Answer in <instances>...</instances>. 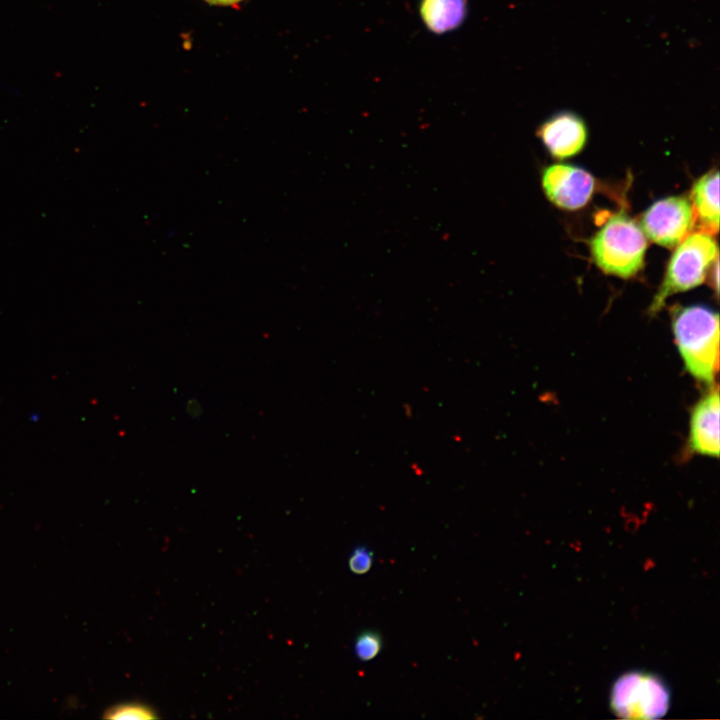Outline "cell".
I'll return each mask as SVG.
<instances>
[{
	"label": "cell",
	"mask_w": 720,
	"mask_h": 720,
	"mask_svg": "<svg viewBox=\"0 0 720 720\" xmlns=\"http://www.w3.org/2000/svg\"><path fill=\"white\" fill-rule=\"evenodd\" d=\"M674 340L686 370L712 386L719 368V316L704 305L675 306L671 312Z\"/></svg>",
	"instance_id": "cell-1"
},
{
	"label": "cell",
	"mask_w": 720,
	"mask_h": 720,
	"mask_svg": "<svg viewBox=\"0 0 720 720\" xmlns=\"http://www.w3.org/2000/svg\"><path fill=\"white\" fill-rule=\"evenodd\" d=\"M646 249L641 227L624 212L611 216L590 241L595 264L621 278H630L642 268Z\"/></svg>",
	"instance_id": "cell-2"
},
{
	"label": "cell",
	"mask_w": 720,
	"mask_h": 720,
	"mask_svg": "<svg viewBox=\"0 0 720 720\" xmlns=\"http://www.w3.org/2000/svg\"><path fill=\"white\" fill-rule=\"evenodd\" d=\"M716 260L718 247L713 235L701 231L689 234L675 247L649 313H658L671 295L702 284Z\"/></svg>",
	"instance_id": "cell-3"
},
{
	"label": "cell",
	"mask_w": 720,
	"mask_h": 720,
	"mask_svg": "<svg viewBox=\"0 0 720 720\" xmlns=\"http://www.w3.org/2000/svg\"><path fill=\"white\" fill-rule=\"evenodd\" d=\"M613 712L625 719H656L670 707V690L657 675L644 671L623 673L610 693Z\"/></svg>",
	"instance_id": "cell-4"
},
{
	"label": "cell",
	"mask_w": 720,
	"mask_h": 720,
	"mask_svg": "<svg viewBox=\"0 0 720 720\" xmlns=\"http://www.w3.org/2000/svg\"><path fill=\"white\" fill-rule=\"evenodd\" d=\"M694 224L692 204L684 196H669L655 201L642 214L640 221L645 236L666 248H675L691 234Z\"/></svg>",
	"instance_id": "cell-5"
},
{
	"label": "cell",
	"mask_w": 720,
	"mask_h": 720,
	"mask_svg": "<svg viewBox=\"0 0 720 720\" xmlns=\"http://www.w3.org/2000/svg\"><path fill=\"white\" fill-rule=\"evenodd\" d=\"M542 187L547 198L557 207L577 210L590 200L595 181L585 169L570 164H553L542 174Z\"/></svg>",
	"instance_id": "cell-6"
},
{
	"label": "cell",
	"mask_w": 720,
	"mask_h": 720,
	"mask_svg": "<svg viewBox=\"0 0 720 720\" xmlns=\"http://www.w3.org/2000/svg\"><path fill=\"white\" fill-rule=\"evenodd\" d=\"M719 401L718 386L712 385L693 407L687 443L689 454L719 456Z\"/></svg>",
	"instance_id": "cell-7"
},
{
	"label": "cell",
	"mask_w": 720,
	"mask_h": 720,
	"mask_svg": "<svg viewBox=\"0 0 720 720\" xmlns=\"http://www.w3.org/2000/svg\"><path fill=\"white\" fill-rule=\"evenodd\" d=\"M538 136L553 157L565 159L584 148L588 132L579 116L572 112H561L540 126Z\"/></svg>",
	"instance_id": "cell-8"
},
{
	"label": "cell",
	"mask_w": 720,
	"mask_h": 720,
	"mask_svg": "<svg viewBox=\"0 0 720 720\" xmlns=\"http://www.w3.org/2000/svg\"><path fill=\"white\" fill-rule=\"evenodd\" d=\"M692 208L701 232L715 235L719 230V173L711 170L701 176L691 190Z\"/></svg>",
	"instance_id": "cell-9"
},
{
	"label": "cell",
	"mask_w": 720,
	"mask_h": 720,
	"mask_svg": "<svg viewBox=\"0 0 720 720\" xmlns=\"http://www.w3.org/2000/svg\"><path fill=\"white\" fill-rule=\"evenodd\" d=\"M465 0H423L421 15L428 28L443 33L457 27L464 19Z\"/></svg>",
	"instance_id": "cell-10"
},
{
	"label": "cell",
	"mask_w": 720,
	"mask_h": 720,
	"mask_svg": "<svg viewBox=\"0 0 720 720\" xmlns=\"http://www.w3.org/2000/svg\"><path fill=\"white\" fill-rule=\"evenodd\" d=\"M106 719H155L157 715L147 705L137 702L121 703L107 709L103 715Z\"/></svg>",
	"instance_id": "cell-11"
},
{
	"label": "cell",
	"mask_w": 720,
	"mask_h": 720,
	"mask_svg": "<svg viewBox=\"0 0 720 720\" xmlns=\"http://www.w3.org/2000/svg\"><path fill=\"white\" fill-rule=\"evenodd\" d=\"M382 647V640L378 633L366 631L356 639L354 650L361 661H369L375 658Z\"/></svg>",
	"instance_id": "cell-12"
},
{
	"label": "cell",
	"mask_w": 720,
	"mask_h": 720,
	"mask_svg": "<svg viewBox=\"0 0 720 720\" xmlns=\"http://www.w3.org/2000/svg\"><path fill=\"white\" fill-rule=\"evenodd\" d=\"M373 563V554L366 547L359 546L355 548L349 558L348 564L350 570L355 574H364L368 572Z\"/></svg>",
	"instance_id": "cell-13"
},
{
	"label": "cell",
	"mask_w": 720,
	"mask_h": 720,
	"mask_svg": "<svg viewBox=\"0 0 720 720\" xmlns=\"http://www.w3.org/2000/svg\"><path fill=\"white\" fill-rule=\"evenodd\" d=\"M205 1H207L210 4H214V5L229 6V5H236L240 2H242L243 0H205Z\"/></svg>",
	"instance_id": "cell-14"
}]
</instances>
